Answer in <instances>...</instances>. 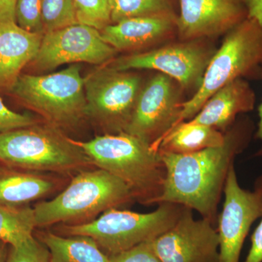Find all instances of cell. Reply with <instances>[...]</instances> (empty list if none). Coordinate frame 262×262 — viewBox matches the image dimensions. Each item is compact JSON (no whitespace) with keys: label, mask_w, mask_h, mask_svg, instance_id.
Segmentation results:
<instances>
[{"label":"cell","mask_w":262,"mask_h":262,"mask_svg":"<svg viewBox=\"0 0 262 262\" xmlns=\"http://www.w3.org/2000/svg\"><path fill=\"white\" fill-rule=\"evenodd\" d=\"M255 127L249 118L234 122L222 146L190 154L159 151L165 169L163 189L155 204L180 205L198 211L215 225L229 168L248 145Z\"/></svg>","instance_id":"1"},{"label":"cell","mask_w":262,"mask_h":262,"mask_svg":"<svg viewBox=\"0 0 262 262\" xmlns=\"http://www.w3.org/2000/svg\"><path fill=\"white\" fill-rule=\"evenodd\" d=\"M75 141L95 167L127 184L136 201L145 206L155 204L163 189L165 169L159 151L151 144L125 132Z\"/></svg>","instance_id":"2"},{"label":"cell","mask_w":262,"mask_h":262,"mask_svg":"<svg viewBox=\"0 0 262 262\" xmlns=\"http://www.w3.org/2000/svg\"><path fill=\"white\" fill-rule=\"evenodd\" d=\"M135 200L132 189L121 179L102 169H87L76 174L56 198L34 206L36 225L45 228L60 223H86Z\"/></svg>","instance_id":"3"},{"label":"cell","mask_w":262,"mask_h":262,"mask_svg":"<svg viewBox=\"0 0 262 262\" xmlns=\"http://www.w3.org/2000/svg\"><path fill=\"white\" fill-rule=\"evenodd\" d=\"M0 163L58 175L77 173L94 166L75 140L51 123L0 133Z\"/></svg>","instance_id":"4"},{"label":"cell","mask_w":262,"mask_h":262,"mask_svg":"<svg viewBox=\"0 0 262 262\" xmlns=\"http://www.w3.org/2000/svg\"><path fill=\"white\" fill-rule=\"evenodd\" d=\"M226 34L207 67L201 87L182 103L177 125L192 119L216 91L229 82L248 77L261 78L262 25L247 18Z\"/></svg>","instance_id":"5"},{"label":"cell","mask_w":262,"mask_h":262,"mask_svg":"<svg viewBox=\"0 0 262 262\" xmlns=\"http://www.w3.org/2000/svg\"><path fill=\"white\" fill-rule=\"evenodd\" d=\"M184 207L162 203L155 211L141 213L113 208L96 220L79 225H62L65 236H87L108 256L151 242L177 222Z\"/></svg>","instance_id":"6"},{"label":"cell","mask_w":262,"mask_h":262,"mask_svg":"<svg viewBox=\"0 0 262 262\" xmlns=\"http://www.w3.org/2000/svg\"><path fill=\"white\" fill-rule=\"evenodd\" d=\"M80 65L54 73L20 75L10 88L12 94L56 126L75 125L85 115L84 78Z\"/></svg>","instance_id":"7"},{"label":"cell","mask_w":262,"mask_h":262,"mask_svg":"<svg viewBox=\"0 0 262 262\" xmlns=\"http://www.w3.org/2000/svg\"><path fill=\"white\" fill-rule=\"evenodd\" d=\"M143 84L136 74L102 67L84 77L85 115L106 131L125 132Z\"/></svg>","instance_id":"8"},{"label":"cell","mask_w":262,"mask_h":262,"mask_svg":"<svg viewBox=\"0 0 262 262\" xmlns=\"http://www.w3.org/2000/svg\"><path fill=\"white\" fill-rule=\"evenodd\" d=\"M215 52L205 44L203 39L184 40L145 53L120 57L108 67L122 72L156 70L177 81L182 89L196 92Z\"/></svg>","instance_id":"9"},{"label":"cell","mask_w":262,"mask_h":262,"mask_svg":"<svg viewBox=\"0 0 262 262\" xmlns=\"http://www.w3.org/2000/svg\"><path fill=\"white\" fill-rule=\"evenodd\" d=\"M182 90L171 77L157 74L141 89L125 133L158 150L160 141L178 123Z\"/></svg>","instance_id":"10"},{"label":"cell","mask_w":262,"mask_h":262,"mask_svg":"<svg viewBox=\"0 0 262 262\" xmlns=\"http://www.w3.org/2000/svg\"><path fill=\"white\" fill-rule=\"evenodd\" d=\"M116 52L104 42L99 30L77 24L43 34L31 63L39 72H48L67 63L101 64L113 59Z\"/></svg>","instance_id":"11"},{"label":"cell","mask_w":262,"mask_h":262,"mask_svg":"<svg viewBox=\"0 0 262 262\" xmlns=\"http://www.w3.org/2000/svg\"><path fill=\"white\" fill-rule=\"evenodd\" d=\"M163 262H220V237L209 220H195L184 207L177 222L151 241Z\"/></svg>","instance_id":"12"},{"label":"cell","mask_w":262,"mask_h":262,"mask_svg":"<svg viewBox=\"0 0 262 262\" xmlns=\"http://www.w3.org/2000/svg\"><path fill=\"white\" fill-rule=\"evenodd\" d=\"M225 202L218 216L220 262H239L251 226L262 216V198L256 191L243 189L234 165L229 168L224 188Z\"/></svg>","instance_id":"13"},{"label":"cell","mask_w":262,"mask_h":262,"mask_svg":"<svg viewBox=\"0 0 262 262\" xmlns=\"http://www.w3.org/2000/svg\"><path fill=\"white\" fill-rule=\"evenodd\" d=\"M177 33L183 40L227 34L248 18L238 0H179Z\"/></svg>","instance_id":"14"},{"label":"cell","mask_w":262,"mask_h":262,"mask_svg":"<svg viewBox=\"0 0 262 262\" xmlns=\"http://www.w3.org/2000/svg\"><path fill=\"white\" fill-rule=\"evenodd\" d=\"M255 103L256 96L250 84L245 79H237L216 91L187 122L226 133L234 125L237 115L253 111Z\"/></svg>","instance_id":"15"},{"label":"cell","mask_w":262,"mask_h":262,"mask_svg":"<svg viewBox=\"0 0 262 262\" xmlns=\"http://www.w3.org/2000/svg\"><path fill=\"white\" fill-rule=\"evenodd\" d=\"M177 17H134L110 24L100 33L117 51H129L170 37L177 32Z\"/></svg>","instance_id":"16"},{"label":"cell","mask_w":262,"mask_h":262,"mask_svg":"<svg viewBox=\"0 0 262 262\" xmlns=\"http://www.w3.org/2000/svg\"><path fill=\"white\" fill-rule=\"evenodd\" d=\"M43 34L28 32L15 22L0 23V87H11L22 69L37 56Z\"/></svg>","instance_id":"17"},{"label":"cell","mask_w":262,"mask_h":262,"mask_svg":"<svg viewBox=\"0 0 262 262\" xmlns=\"http://www.w3.org/2000/svg\"><path fill=\"white\" fill-rule=\"evenodd\" d=\"M62 181L37 172L0 173V204L20 206L46 198L59 189Z\"/></svg>","instance_id":"18"},{"label":"cell","mask_w":262,"mask_h":262,"mask_svg":"<svg viewBox=\"0 0 262 262\" xmlns=\"http://www.w3.org/2000/svg\"><path fill=\"white\" fill-rule=\"evenodd\" d=\"M225 133L207 125L182 122L169 131L158 145V151L175 154H190L222 146Z\"/></svg>","instance_id":"19"},{"label":"cell","mask_w":262,"mask_h":262,"mask_svg":"<svg viewBox=\"0 0 262 262\" xmlns=\"http://www.w3.org/2000/svg\"><path fill=\"white\" fill-rule=\"evenodd\" d=\"M37 237L49 251L48 262H110V256L87 236L64 237L46 231Z\"/></svg>","instance_id":"20"},{"label":"cell","mask_w":262,"mask_h":262,"mask_svg":"<svg viewBox=\"0 0 262 262\" xmlns=\"http://www.w3.org/2000/svg\"><path fill=\"white\" fill-rule=\"evenodd\" d=\"M35 228L34 208L0 204V241L15 247L34 236Z\"/></svg>","instance_id":"21"},{"label":"cell","mask_w":262,"mask_h":262,"mask_svg":"<svg viewBox=\"0 0 262 262\" xmlns=\"http://www.w3.org/2000/svg\"><path fill=\"white\" fill-rule=\"evenodd\" d=\"M179 0H111L112 24L142 16L178 17Z\"/></svg>","instance_id":"22"},{"label":"cell","mask_w":262,"mask_h":262,"mask_svg":"<svg viewBox=\"0 0 262 262\" xmlns=\"http://www.w3.org/2000/svg\"><path fill=\"white\" fill-rule=\"evenodd\" d=\"M44 34L79 24L74 0H42Z\"/></svg>","instance_id":"23"},{"label":"cell","mask_w":262,"mask_h":262,"mask_svg":"<svg viewBox=\"0 0 262 262\" xmlns=\"http://www.w3.org/2000/svg\"><path fill=\"white\" fill-rule=\"evenodd\" d=\"M79 24L102 30L112 24L111 0H74Z\"/></svg>","instance_id":"24"},{"label":"cell","mask_w":262,"mask_h":262,"mask_svg":"<svg viewBox=\"0 0 262 262\" xmlns=\"http://www.w3.org/2000/svg\"><path fill=\"white\" fill-rule=\"evenodd\" d=\"M15 23L28 32L44 34L42 21V0H17Z\"/></svg>","instance_id":"25"},{"label":"cell","mask_w":262,"mask_h":262,"mask_svg":"<svg viewBox=\"0 0 262 262\" xmlns=\"http://www.w3.org/2000/svg\"><path fill=\"white\" fill-rule=\"evenodd\" d=\"M47 247L34 236L15 247H11L6 262H48Z\"/></svg>","instance_id":"26"},{"label":"cell","mask_w":262,"mask_h":262,"mask_svg":"<svg viewBox=\"0 0 262 262\" xmlns=\"http://www.w3.org/2000/svg\"><path fill=\"white\" fill-rule=\"evenodd\" d=\"M37 123V120L28 114L17 113L7 107L0 97V133L32 126Z\"/></svg>","instance_id":"27"},{"label":"cell","mask_w":262,"mask_h":262,"mask_svg":"<svg viewBox=\"0 0 262 262\" xmlns=\"http://www.w3.org/2000/svg\"><path fill=\"white\" fill-rule=\"evenodd\" d=\"M110 262H163L155 252L151 242L144 243L110 256Z\"/></svg>","instance_id":"28"},{"label":"cell","mask_w":262,"mask_h":262,"mask_svg":"<svg viewBox=\"0 0 262 262\" xmlns=\"http://www.w3.org/2000/svg\"><path fill=\"white\" fill-rule=\"evenodd\" d=\"M254 190L259 193L262 198V174L255 181ZM245 262H262V216L251 236V247Z\"/></svg>","instance_id":"29"},{"label":"cell","mask_w":262,"mask_h":262,"mask_svg":"<svg viewBox=\"0 0 262 262\" xmlns=\"http://www.w3.org/2000/svg\"><path fill=\"white\" fill-rule=\"evenodd\" d=\"M246 10L248 18L257 20L262 25V0H238Z\"/></svg>","instance_id":"30"},{"label":"cell","mask_w":262,"mask_h":262,"mask_svg":"<svg viewBox=\"0 0 262 262\" xmlns=\"http://www.w3.org/2000/svg\"><path fill=\"white\" fill-rule=\"evenodd\" d=\"M16 2L17 0H0V23L15 22Z\"/></svg>","instance_id":"31"},{"label":"cell","mask_w":262,"mask_h":262,"mask_svg":"<svg viewBox=\"0 0 262 262\" xmlns=\"http://www.w3.org/2000/svg\"><path fill=\"white\" fill-rule=\"evenodd\" d=\"M258 117H259V121H258V123L257 130H256V133H255V138H256V139H259V140H261V149H259V151H258V153L256 154V155H257V156H262V101L261 103H260L259 106H258Z\"/></svg>","instance_id":"32"},{"label":"cell","mask_w":262,"mask_h":262,"mask_svg":"<svg viewBox=\"0 0 262 262\" xmlns=\"http://www.w3.org/2000/svg\"><path fill=\"white\" fill-rule=\"evenodd\" d=\"M6 245L0 241V262H6L8 259V254L7 252Z\"/></svg>","instance_id":"33"}]
</instances>
